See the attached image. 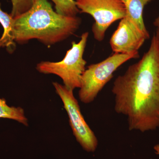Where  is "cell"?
I'll use <instances>...</instances> for the list:
<instances>
[{
  "label": "cell",
  "instance_id": "cell-7",
  "mask_svg": "<svg viewBox=\"0 0 159 159\" xmlns=\"http://www.w3.org/2000/svg\"><path fill=\"white\" fill-rule=\"evenodd\" d=\"M150 36L146 35L133 22L125 17L121 20L118 28L110 40L112 50L115 53L130 54L139 51Z\"/></svg>",
  "mask_w": 159,
  "mask_h": 159
},
{
  "label": "cell",
  "instance_id": "cell-9",
  "mask_svg": "<svg viewBox=\"0 0 159 159\" xmlns=\"http://www.w3.org/2000/svg\"><path fill=\"white\" fill-rule=\"evenodd\" d=\"M14 19L11 14L3 11L0 3V24L2 26L4 32L0 38V48H6L9 53L15 50L16 43L13 37Z\"/></svg>",
  "mask_w": 159,
  "mask_h": 159
},
{
  "label": "cell",
  "instance_id": "cell-4",
  "mask_svg": "<svg viewBox=\"0 0 159 159\" xmlns=\"http://www.w3.org/2000/svg\"><path fill=\"white\" fill-rule=\"evenodd\" d=\"M139 57V53H114L101 62L89 66L82 75L79 91L80 101L85 104L93 102L120 66L129 60Z\"/></svg>",
  "mask_w": 159,
  "mask_h": 159
},
{
  "label": "cell",
  "instance_id": "cell-10",
  "mask_svg": "<svg viewBox=\"0 0 159 159\" xmlns=\"http://www.w3.org/2000/svg\"><path fill=\"white\" fill-rule=\"evenodd\" d=\"M0 118L12 119L26 126L29 125L24 110L19 107L9 106L6 99L3 98H0Z\"/></svg>",
  "mask_w": 159,
  "mask_h": 159
},
{
  "label": "cell",
  "instance_id": "cell-3",
  "mask_svg": "<svg viewBox=\"0 0 159 159\" xmlns=\"http://www.w3.org/2000/svg\"><path fill=\"white\" fill-rule=\"evenodd\" d=\"M89 36L88 32H84L79 42H72V48L67 51L61 61H41L37 65L36 70L42 74L57 75L70 90L80 88L82 75L86 70L87 62L83 58V54Z\"/></svg>",
  "mask_w": 159,
  "mask_h": 159
},
{
  "label": "cell",
  "instance_id": "cell-13",
  "mask_svg": "<svg viewBox=\"0 0 159 159\" xmlns=\"http://www.w3.org/2000/svg\"><path fill=\"white\" fill-rule=\"evenodd\" d=\"M153 25L156 28V33L154 35L159 49V16H158L155 20L153 22Z\"/></svg>",
  "mask_w": 159,
  "mask_h": 159
},
{
  "label": "cell",
  "instance_id": "cell-8",
  "mask_svg": "<svg viewBox=\"0 0 159 159\" xmlns=\"http://www.w3.org/2000/svg\"><path fill=\"white\" fill-rule=\"evenodd\" d=\"M125 6V17L131 21L146 35L150 36L143 20V10L146 5L153 0H121Z\"/></svg>",
  "mask_w": 159,
  "mask_h": 159
},
{
  "label": "cell",
  "instance_id": "cell-6",
  "mask_svg": "<svg viewBox=\"0 0 159 159\" xmlns=\"http://www.w3.org/2000/svg\"><path fill=\"white\" fill-rule=\"evenodd\" d=\"M53 85L62 100L64 107L68 115L70 125L77 142L86 151H95L98 145V140L84 120L73 91L57 82H53Z\"/></svg>",
  "mask_w": 159,
  "mask_h": 159
},
{
  "label": "cell",
  "instance_id": "cell-5",
  "mask_svg": "<svg viewBox=\"0 0 159 159\" xmlns=\"http://www.w3.org/2000/svg\"><path fill=\"white\" fill-rule=\"evenodd\" d=\"M76 3L80 12L90 15L95 20L92 30L94 38L99 42L104 39L113 23L126 16L121 0H76Z\"/></svg>",
  "mask_w": 159,
  "mask_h": 159
},
{
  "label": "cell",
  "instance_id": "cell-11",
  "mask_svg": "<svg viewBox=\"0 0 159 159\" xmlns=\"http://www.w3.org/2000/svg\"><path fill=\"white\" fill-rule=\"evenodd\" d=\"M55 5L56 12L67 16H76L80 12L74 0H51Z\"/></svg>",
  "mask_w": 159,
  "mask_h": 159
},
{
  "label": "cell",
  "instance_id": "cell-1",
  "mask_svg": "<svg viewBox=\"0 0 159 159\" xmlns=\"http://www.w3.org/2000/svg\"><path fill=\"white\" fill-rule=\"evenodd\" d=\"M112 92L115 110L127 117L129 130L159 127V49L155 35L142 59L116 78Z\"/></svg>",
  "mask_w": 159,
  "mask_h": 159
},
{
  "label": "cell",
  "instance_id": "cell-2",
  "mask_svg": "<svg viewBox=\"0 0 159 159\" xmlns=\"http://www.w3.org/2000/svg\"><path fill=\"white\" fill-rule=\"evenodd\" d=\"M81 22L77 16L58 14L48 0H36L29 11L14 19L13 37L19 43L36 39L51 46L73 35Z\"/></svg>",
  "mask_w": 159,
  "mask_h": 159
},
{
  "label": "cell",
  "instance_id": "cell-12",
  "mask_svg": "<svg viewBox=\"0 0 159 159\" xmlns=\"http://www.w3.org/2000/svg\"><path fill=\"white\" fill-rule=\"evenodd\" d=\"M36 0H11L12 9L11 15L13 18L18 17L29 11Z\"/></svg>",
  "mask_w": 159,
  "mask_h": 159
}]
</instances>
